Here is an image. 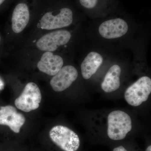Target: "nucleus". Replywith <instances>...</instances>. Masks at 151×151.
Listing matches in <instances>:
<instances>
[{
    "mask_svg": "<svg viewBox=\"0 0 151 151\" xmlns=\"http://www.w3.org/2000/svg\"><path fill=\"white\" fill-rule=\"evenodd\" d=\"M73 21V12L68 8L61 9L56 14L54 12H47L37 22L33 23L35 32L36 34L32 39L47 32L69 26Z\"/></svg>",
    "mask_w": 151,
    "mask_h": 151,
    "instance_id": "f257e3e1",
    "label": "nucleus"
},
{
    "mask_svg": "<svg viewBox=\"0 0 151 151\" xmlns=\"http://www.w3.org/2000/svg\"><path fill=\"white\" fill-rule=\"evenodd\" d=\"M72 37L71 33L59 29L44 33L32 39L31 47L38 53L45 52H55L60 47L66 45Z\"/></svg>",
    "mask_w": 151,
    "mask_h": 151,
    "instance_id": "f03ea898",
    "label": "nucleus"
},
{
    "mask_svg": "<svg viewBox=\"0 0 151 151\" xmlns=\"http://www.w3.org/2000/svg\"><path fill=\"white\" fill-rule=\"evenodd\" d=\"M108 124V137L113 140L123 139L132 129V119L123 111H115L110 113Z\"/></svg>",
    "mask_w": 151,
    "mask_h": 151,
    "instance_id": "7ed1b4c3",
    "label": "nucleus"
},
{
    "mask_svg": "<svg viewBox=\"0 0 151 151\" xmlns=\"http://www.w3.org/2000/svg\"><path fill=\"white\" fill-rule=\"evenodd\" d=\"M52 141L63 151H76L80 146V140L76 133L65 126L58 125L49 132Z\"/></svg>",
    "mask_w": 151,
    "mask_h": 151,
    "instance_id": "20e7f679",
    "label": "nucleus"
},
{
    "mask_svg": "<svg viewBox=\"0 0 151 151\" xmlns=\"http://www.w3.org/2000/svg\"><path fill=\"white\" fill-rule=\"evenodd\" d=\"M151 92V78L143 76L127 88L124 97L128 104L137 107L147 100Z\"/></svg>",
    "mask_w": 151,
    "mask_h": 151,
    "instance_id": "39448f33",
    "label": "nucleus"
},
{
    "mask_svg": "<svg viewBox=\"0 0 151 151\" xmlns=\"http://www.w3.org/2000/svg\"><path fill=\"white\" fill-rule=\"evenodd\" d=\"M41 99V93L37 84L29 82L21 95L15 100L14 104L19 110L29 112L39 107Z\"/></svg>",
    "mask_w": 151,
    "mask_h": 151,
    "instance_id": "423d86ee",
    "label": "nucleus"
},
{
    "mask_svg": "<svg viewBox=\"0 0 151 151\" xmlns=\"http://www.w3.org/2000/svg\"><path fill=\"white\" fill-rule=\"evenodd\" d=\"M31 14L28 6L24 3L18 4L13 12L11 20V29L14 37L23 33L30 22Z\"/></svg>",
    "mask_w": 151,
    "mask_h": 151,
    "instance_id": "0eeeda50",
    "label": "nucleus"
},
{
    "mask_svg": "<svg viewBox=\"0 0 151 151\" xmlns=\"http://www.w3.org/2000/svg\"><path fill=\"white\" fill-rule=\"evenodd\" d=\"M55 52H45L39 53L37 67L40 71L50 76L56 74L63 67L62 57Z\"/></svg>",
    "mask_w": 151,
    "mask_h": 151,
    "instance_id": "6e6552de",
    "label": "nucleus"
},
{
    "mask_svg": "<svg viewBox=\"0 0 151 151\" xmlns=\"http://www.w3.org/2000/svg\"><path fill=\"white\" fill-rule=\"evenodd\" d=\"M78 76V71L72 65L63 66L52 78L50 86L55 92H62L70 86L77 79Z\"/></svg>",
    "mask_w": 151,
    "mask_h": 151,
    "instance_id": "1a4fd4ad",
    "label": "nucleus"
},
{
    "mask_svg": "<svg viewBox=\"0 0 151 151\" xmlns=\"http://www.w3.org/2000/svg\"><path fill=\"white\" fill-rule=\"evenodd\" d=\"M25 122V118L22 113L12 105L0 107V125L8 126L13 132L19 133Z\"/></svg>",
    "mask_w": 151,
    "mask_h": 151,
    "instance_id": "9d476101",
    "label": "nucleus"
},
{
    "mask_svg": "<svg viewBox=\"0 0 151 151\" xmlns=\"http://www.w3.org/2000/svg\"><path fill=\"white\" fill-rule=\"evenodd\" d=\"M127 22L122 19L108 20L102 23L99 28L100 35L105 39H112L122 37L128 32Z\"/></svg>",
    "mask_w": 151,
    "mask_h": 151,
    "instance_id": "9b49d317",
    "label": "nucleus"
},
{
    "mask_svg": "<svg viewBox=\"0 0 151 151\" xmlns=\"http://www.w3.org/2000/svg\"><path fill=\"white\" fill-rule=\"evenodd\" d=\"M103 57L95 52H89L81 64V74L83 78L88 79L97 72L103 62Z\"/></svg>",
    "mask_w": 151,
    "mask_h": 151,
    "instance_id": "f8f14e48",
    "label": "nucleus"
},
{
    "mask_svg": "<svg viewBox=\"0 0 151 151\" xmlns=\"http://www.w3.org/2000/svg\"><path fill=\"white\" fill-rule=\"evenodd\" d=\"M121 67L118 65L111 66L105 75L101 84V88L107 93H111L117 90L120 86V76Z\"/></svg>",
    "mask_w": 151,
    "mask_h": 151,
    "instance_id": "ddd939ff",
    "label": "nucleus"
},
{
    "mask_svg": "<svg viewBox=\"0 0 151 151\" xmlns=\"http://www.w3.org/2000/svg\"><path fill=\"white\" fill-rule=\"evenodd\" d=\"M98 0H79L80 4L84 7L92 9L96 6Z\"/></svg>",
    "mask_w": 151,
    "mask_h": 151,
    "instance_id": "4468645a",
    "label": "nucleus"
},
{
    "mask_svg": "<svg viewBox=\"0 0 151 151\" xmlns=\"http://www.w3.org/2000/svg\"><path fill=\"white\" fill-rule=\"evenodd\" d=\"M113 151H127L124 147L122 146H119V147L115 148Z\"/></svg>",
    "mask_w": 151,
    "mask_h": 151,
    "instance_id": "2eb2a0df",
    "label": "nucleus"
},
{
    "mask_svg": "<svg viewBox=\"0 0 151 151\" xmlns=\"http://www.w3.org/2000/svg\"><path fill=\"white\" fill-rule=\"evenodd\" d=\"M4 87V83L0 78V90H2Z\"/></svg>",
    "mask_w": 151,
    "mask_h": 151,
    "instance_id": "dca6fc26",
    "label": "nucleus"
},
{
    "mask_svg": "<svg viewBox=\"0 0 151 151\" xmlns=\"http://www.w3.org/2000/svg\"><path fill=\"white\" fill-rule=\"evenodd\" d=\"M146 151H151V146H149L147 148V150Z\"/></svg>",
    "mask_w": 151,
    "mask_h": 151,
    "instance_id": "f3484780",
    "label": "nucleus"
},
{
    "mask_svg": "<svg viewBox=\"0 0 151 151\" xmlns=\"http://www.w3.org/2000/svg\"><path fill=\"white\" fill-rule=\"evenodd\" d=\"M5 1V0H0V6Z\"/></svg>",
    "mask_w": 151,
    "mask_h": 151,
    "instance_id": "a211bd4d",
    "label": "nucleus"
},
{
    "mask_svg": "<svg viewBox=\"0 0 151 151\" xmlns=\"http://www.w3.org/2000/svg\"><path fill=\"white\" fill-rule=\"evenodd\" d=\"M1 36H0V42H1Z\"/></svg>",
    "mask_w": 151,
    "mask_h": 151,
    "instance_id": "6ab92c4d",
    "label": "nucleus"
}]
</instances>
